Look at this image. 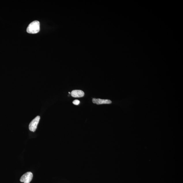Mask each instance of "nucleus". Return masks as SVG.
Instances as JSON below:
<instances>
[{"instance_id":"423d86ee","label":"nucleus","mask_w":183,"mask_h":183,"mask_svg":"<svg viewBox=\"0 0 183 183\" xmlns=\"http://www.w3.org/2000/svg\"><path fill=\"white\" fill-rule=\"evenodd\" d=\"M80 101L78 100H75L73 102V104L76 105H78L80 104Z\"/></svg>"},{"instance_id":"f03ea898","label":"nucleus","mask_w":183,"mask_h":183,"mask_svg":"<svg viewBox=\"0 0 183 183\" xmlns=\"http://www.w3.org/2000/svg\"><path fill=\"white\" fill-rule=\"evenodd\" d=\"M33 178V175L31 172H27L21 177L20 181L24 183H30Z\"/></svg>"},{"instance_id":"0eeeda50","label":"nucleus","mask_w":183,"mask_h":183,"mask_svg":"<svg viewBox=\"0 0 183 183\" xmlns=\"http://www.w3.org/2000/svg\"><path fill=\"white\" fill-rule=\"evenodd\" d=\"M69 94H71V93H70V92H69Z\"/></svg>"},{"instance_id":"7ed1b4c3","label":"nucleus","mask_w":183,"mask_h":183,"mask_svg":"<svg viewBox=\"0 0 183 183\" xmlns=\"http://www.w3.org/2000/svg\"><path fill=\"white\" fill-rule=\"evenodd\" d=\"M40 117L38 116L33 120L29 125V129L30 131L34 132L37 128V125L39 123Z\"/></svg>"},{"instance_id":"f257e3e1","label":"nucleus","mask_w":183,"mask_h":183,"mask_svg":"<svg viewBox=\"0 0 183 183\" xmlns=\"http://www.w3.org/2000/svg\"><path fill=\"white\" fill-rule=\"evenodd\" d=\"M40 31V23L38 21H34L31 23L27 28V31L30 34L37 33Z\"/></svg>"},{"instance_id":"20e7f679","label":"nucleus","mask_w":183,"mask_h":183,"mask_svg":"<svg viewBox=\"0 0 183 183\" xmlns=\"http://www.w3.org/2000/svg\"><path fill=\"white\" fill-rule=\"evenodd\" d=\"M92 102L94 103H96L98 105L103 104H111L112 101L108 99H96L94 98L92 99Z\"/></svg>"},{"instance_id":"39448f33","label":"nucleus","mask_w":183,"mask_h":183,"mask_svg":"<svg viewBox=\"0 0 183 183\" xmlns=\"http://www.w3.org/2000/svg\"><path fill=\"white\" fill-rule=\"evenodd\" d=\"M71 96L74 97H82L84 96V92L80 90H73L71 93Z\"/></svg>"}]
</instances>
